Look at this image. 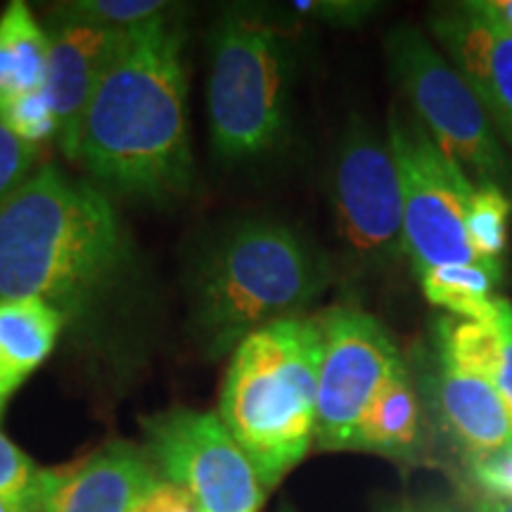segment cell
I'll list each match as a JSON object with an SVG mask.
<instances>
[{
  "label": "cell",
  "mask_w": 512,
  "mask_h": 512,
  "mask_svg": "<svg viewBox=\"0 0 512 512\" xmlns=\"http://www.w3.org/2000/svg\"><path fill=\"white\" fill-rule=\"evenodd\" d=\"M159 482L145 451L112 441L79 463L38 472L36 512H133Z\"/></svg>",
  "instance_id": "7c38bea8"
},
{
  "label": "cell",
  "mask_w": 512,
  "mask_h": 512,
  "mask_svg": "<svg viewBox=\"0 0 512 512\" xmlns=\"http://www.w3.org/2000/svg\"><path fill=\"white\" fill-rule=\"evenodd\" d=\"M171 8L174 5L164 0H67L53 5L48 17L133 34L174 15Z\"/></svg>",
  "instance_id": "d6986e66"
},
{
  "label": "cell",
  "mask_w": 512,
  "mask_h": 512,
  "mask_svg": "<svg viewBox=\"0 0 512 512\" xmlns=\"http://www.w3.org/2000/svg\"><path fill=\"white\" fill-rule=\"evenodd\" d=\"M280 512H294V510H292V508H287V505H285V508H283V510H280Z\"/></svg>",
  "instance_id": "4dcf8cb0"
},
{
  "label": "cell",
  "mask_w": 512,
  "mask_h": 512,
  "mask_svg": "<svg viewBox=\"0 0 512 512\" xmlns=\"http://www.w3.org/2000/svg\"><path fill=\"white\" fill-rule=\"evenodd\" d=\"M332 204L342 245L370 268L392 266L406 256L403 200L389 138L363 121H351L332 169Z\"/></svg>",
  "instance_id": "9c48e42d"
},
{
  "label": "cell",
  "mask_w": 512,
  "mask_h": 512,
  "mask_svg": "<svg viewBox=\"0 0 512 512\" xmlns=\"http://www.w3.org/2000/svg\"><path fill=\"white\" fill-rule=\"evenodd\" d=\"M292 76L290 24L264 5L223 8L209 36L207 110L216 157L245 164L283 145Z\"/></svg>",
  "instance_id": "5b68a950"
},
{
  "label": "cell",
  "mask_w": 512,
  "mask_h": 512,
  "mask_svg": "<svg viewBox=\"0 0 512 512\" xmlns=\"http://www.w3.org/2000/svg\"><path fill=\"white\" fill-rule=\"evenodd\" d=\"M465 472L470 484L484 494V501L512 503V448L467 456Z\"/></svg>",
  "instance_id": "cb8c5ba5"
},
{
  "label": "cell",
  "mask_w": 512,
  "mask_h": 512,
  "mask_svg": "<svg viewBox=\"0 0 512 512\" xmlns=\"http://www.w3.org/2000/svg\"><path fill=\"white\" fill-rule=\"evenodd\" d=\"M387 138L399 169L403 240L415 275L427 268L475 264L467 209L475 183L441 150L413 112H389Z\"/></svg>",
  "instance_id": "52a82bcc"
},
{
  "label": "cell",
  "mask_w": 512,
  "mask_h": 512,
  "mask_svg": "<svg viewBox=\"0 0 512 512\" xmlns=\"http://www.w3.org/2000/svg\"><path fill=\"white\" fill-rule=\"evenodd\" d=\"M133 512H202L200 505L185 494L181 486L159 482Z\"/></svg>",
  "instance_id": "4316f807"
},
{
  "label": "cell",
  "mask_w": 512,
  "mask_h": 512,
  "mask_svg": "<svg viewBox=\"0 0 512 512\" xmlns=\"http://www.w3.org/2000/svg\"><path fill=\"white\" fill-rule=\"evenodd\" d=\"M145 453L202 512H259L266 489L221 415L171 408L143 420Z\"/></svg>",
  "instance_id": "ba28073f"
},
{
  "label": "cell",
  "mask_w": 512,
  "mask_h": 512,
  "mask_svg": "<svg viewBox=\"0 0 512 512\" xmlns=\"http://www.w3.org/2000/svg\"><path fill=\"white\" fill-rule=\"evenodd\" d=\"M48 31V72L46 93L60 126V147L64 157L74 162L76 138L83 114L93 93L110 67L124 50L128 36L124 31L100 29L91 24L50 19Z\"/></svg>",
  "instance_id": "4fadbf2b"
},
{
  "label": "cell",
  "mask_w": 512,
  "mask_h": 512,
  "mask_svg": "<svg viewBox=\"0 0 512 512\" xmlns=\"http://www.w3.org/2000/svg\"><path fill=\"white\" fill-rule=\"evenodd\" d=\"M512 202L498 185H475L467 209V238L477 259L484 264H501L508 249V221Z\"/></svg>",
  "instance_id": "ffe728a7"
},
{
  "label": "cell",
  "mask_w": 512,
  "mask_h": 512,
  "mask_svg": "<svg viewBox=\"0 0 512 512\" xmlns=\"http://www.w3.org/2000/svg\"><path fill=\"white\" fill-rule=\"evenodd\" d=\"M494 320L498 325V335H501V347H498V358L494 373H491V384L503 396L512 411V304L505 297L496 299Z\"/></svg>",
  "instance_id": "d4e9b609"
},
{
  "label": "cell",
  "mask_w": 512,
  "mask_h": 512,
  "mask_svg": "<svg viewBox=\"0 0 512 512\" xmlns=\"http://www.w3.org/2000/svg\"><path fill=\"white\" fill-rule=\"evenodd\" d=\"M477 3L486 15L494 17L501 27L512 34V0H477Z\"/></svg>",
  "instance_id": "f1b7e54d"
},
{
  "label": "cell",
  "mask_w": 512,
  "mask_h": 512,
  "mask_svg": "<svg viewBox=\"0 0 512 512\" xmlns=\"http://www.w3.org/2000/svg\"><path fill=\"white\" fill-rule=\"evenodd\" d=\"M0 119L19 140L36 147L60 136V126H57L46 88L0 102Z\"/></svg>",
  "instance_id": "44dd1931"
},
{
  "label": "cell",
  "mask_w": 512,
  "mask_h": 512,
  "mask_svg": "<svg viewBox=\"0 0 512 512\" xmlns=\"http://www.w3.org/2000/svg\"><path fill=\"white\" fill-rule=\"evenodd\" d=\"M422 446V401L408 363H396L358 425L354 451L415 460Z\"/></svg>",
  "instance_id": "2e32d148"
},
{
  "label": "cell",
  "mask_w": 512,
  "mask_h": 512,
  "mask_svg": "<svg viewBox=\"0 0 512 512\" xmlns=\"http://www.w3.org/2000/svg\"><path fill=\"white\" fill-rule=\"evenodd\" d=\"M320 358L318 316L266 325L230 354L219 415L266 491L316 444Z\"/></svg>",
  "instance_id": "277c9868"
},
{
  "label": "cell",
  "mask_w": 512,
  "mask_h": 512,
  "mask_svg": "<svg viewBox=\"0 0 512 512\" xmlns=\"http://www.w3.org/2000/svg\"><path fill=\"white\" fill-rule=\"evenodd\" d=\"M275 17H297L306 22H325L332 27H356L377 12L370 0H294L271 10Z\"/></svg>",
  "instance_id": "7402d4cb"
},
{
  "label": "cell",
  "mask_w": 512,
  "mask_h": 512,
  "mask_svg": "<svg viewBox=\"0 0 512 512\" xmlns=\"http://www.w3.org/2000/svg\"><path fill=\"white\" fill-rule=\"evenodd\" d=\"M477 512H512V503H501V501H484L479 503Z\"/></svg>",
  "instance_id": "f546056e"
},
{
  "label": "cell",
  "mask_w": 512,
  "mask_h": 512,
  "mask_svg": "<svg viewBox=\"0 0 512 512\" xmlns=\"http://www.w3.org/2000/svg\"><path fill=\"white\" fill-rule=\"evenodd\" d=\"M133 273L128 230L93 181L43 164L0 207V302L46 299L67 325L91 323Z\"/></svg>",
  "instance_id": "7a4b0ae2"
},
{
  "label": "cell",
  "mask_w": 512,
  "mask_h": 512,
  "mask_svg": "<svg viewBox=\"0 0 512 512\" xmlns=\"http://www.w3.org/2000/svg\"><path fill=\"white\" fill-rule=\"evenodd\" d=\"M422 387L434 418L463 458L512 448V411L486 377L465 373L434 354Z\"/></svg>",
  "instance_id": "5bb4252c"
},
{
  "label": "cell",
  "mask_w": 512,
  "mask_h": 512,
  "mask_svg": "<svg viewBox=\"0 0 512 512\" xmlns=\"http://www.w3.org/2000/svg\"><path fill=\"white\" fill-rule=\"evenodd\" d=\"M41 147L24 143L0 119V207L36 174Z\"/></svg>",
  "instance_id": "603a6c76"
},
{
  "label": "cell",
  "mask_w": 512,
  "mask_h": 512,
  "mask_svg": "<svg viewBox=\"0 0 512 512\" xmlns=\"http://www.w3.org/2000/svg\"><path fill=\"white\" fill-rule=\"evenodd\" d=\"M503 264H453L427 268L418 275L422 294L432 306L465 320H486L494 313Z\"/></svg>",
  "instance_id": "ac0fdd59"
},
{
  "label": "cell",
  "mask_w": 512,
  "mask_h": 512,
  "mask_svg": "<svg viewBox=\"0 0 512 512\" xmlns=\"http://www.w3.org/2000/svg\"><path fill=\"white\" fill-rule=\"evenodd\" d=\"M34 482L27 491H19V494H0V512H36Z\"/></svg>",
  "instance_id": "83f0119b"
},
{
  "label": "cell",
  "mask_w": 512,
  "mask_h": 512,
  "mask_svg": "<svg viewBox=\"0 0 512 512\" xmlns=\"http://www.w3.org/2000/svg\"><path fill=\"white\" fill-rule=\"evenodd\" d=\"M389 69L411 110L441 150L475 185L512 190V164L498 143V128L448 57L413 24L387 34Z\"/></svg>",
  "instance_id": "8992f818"
},
{
  "label": "cell",
  "mask_w": 512,
  "mask_h": 512,
  "mask_svg": "<svg viewBox=\"0 0 512 512\" xmlns=\"http://www.w3.org/2000/svg\"><path fill=\"white\" fill-rule=\"evenodd\" d=\"M323 358L318 375L316 446L354 451L363 413L387 380L401 351L387 328L356 306H332L318 316Z\"/></svg>",
  "instance_id": "30bf717a"
},
{
  "label": "cell",
  "mask_w": 512,
  "mask_h": 512,
  "mask_svg": "<svg viewBox=\"0 0 512 512\" xmlns=\"http://www.w3.org/2000/svg\"><path fill=\"white\" fill-rule=\"evenodd\" d=\"M64 328V313L46 299L0 302V422L24 382L53 354Z\"/></svg>",
  "instance_id": "9a60e30c"
},
{
  "label": "cell",
  "mask_w": 512,
  "mask_h": 512,
  "mask_svg": "<svg viewBox=\"0 0 512 512\" xmlns=\"http://www.w3.org/2000/svg\"><path fill=\"white\" fill-rule=\"evenodd\" d=\"M48 31L22 0L0 12V102L46 88Z\"/></svg>",
  "instance_id": "e0dca14e"
},
{
  "label": "cell",
  "mask_w": 512,
  "mask_h": 512,
  "mask_svg": "<svg viewBox=\"0 0 512 512\" xmlns=\"http://www.w3.org/2000/svg\"><path fill=\"white\" fill-rule=\"evenodd\" d=\"M330 285L323 254L278 219L223 230L192 273V328L209 358L233 354L266 325L302 318Z\"/></svg>",
  "instance_id": "3957f363"
},
{
  "label": "cell",
  "mask_w": 512,
  "mask_h": 512,
  "mask_svg": "<svg viewBox=\"0 0 512 512\" xmlns=\"http://www.w3.org/2000/svg\"><path fill=\"white\" fill-rule=\"evenodd\" d=\"M74 162L98 188L147 204L192 190L185 29L176 15L128 36L88 102Z\"/></svg>",
  "instance_id": "6da1fadb"
},
{
  "label": "cell",
  "mask_w": 512,
  "mask_h": 512,
  "mask_svg": "<svg viewBox=\"0 0 512 512\" xmlns=\"http://www.w3.org/2000/svg\"><path fill=\"white\" fill-rule=\"evenodd\" d=\"M38 472L34 460L0 432V494L27 491Z\"/></svg>",
  "instance_id": "484cf974"
},
{
  "label": "cell",
  "mask_w": 512,
  "mask_h": 512,
  "mask_svg": "<svg viewBox=\"0 0 512 512\" xmlns=\"http://www.w3.org/2000/svg\"><path fill=\"white\" fill-rule=\"evenodd\" d=\"M430 31L512 145V34L479 3L432 10Z\"/></svg>",
  "instance_id": "8fae6325"
}]
</instances>
